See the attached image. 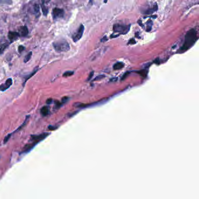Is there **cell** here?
Here are the masks:
<instances>
[{
	"label": "cell",
	"mask_w": 199,
	"mask_h": 199,
	"mask_svg": "<svg viewBox=\"0 0 199 199\" xmlns=\"http://www.w3.org/2000/svg\"><path fill=\"white\" fill-rule=\"evenodd\" d=\"M198 38V33L196 30L195 29L189 30L186 33L185 37H184L183 44L178 50V53H183L190 49L197 42Z\"/></svg>",
	"instance_id": "6da1fadb"
},
{
	"label": "cell",
	"mask_w": 199,
	"mask_h": 199,
	"mask_svg": "<svg viewBox=\"0 0 199 199\" xmlns=\"http://www.w3.org/2000/svg\"><path fill=\"white\" fill-rule=\"evenodd\" d=\"M53 47L58 52L67 51L70 49L69 44L65 40H60L53 43Z\"/></svg>",
	"instance_id": "7a4b0ae2"
},
{
	"label": "cell",
	"mask_w": 199,
	"mask_h": 199,
	"mask_svg": "<svg viewBox=\"0 0 199 199\" xmlns=\"http://www.w3.org/2000/svg\"><path fill=\"white\" fill-rule=\"evenodd\" d=\"M113 33H118L120 34H126L130 30L129 25L120 24H115L113 25Z\"/></svg>",
	"instance_id": "3957f363"
},
{
	"label": "cell",
	"mask_w": 199,
	"mask_h": 199,
	"mask_svg": "<svg viewBox=\"0 0 199 199\" xmlns=\"http://www.w3.org/2000/svg\"><path fill=\"white\" fill-rule=\"evenodd\" d=\"M83 31H84V26L83 25H81L79 27L78 31L72 36V40L74 42H77L80 40L83 35Z\"/></svg>",
	"instance_id": "277c9868"
},
{
	"label": "cell",
	"mask_w": 199,
	"mask_h": 199,
	"mask_svg": "<svg viewBox=\"0 0 199 199\" xmlns=\"http://www.w3.org/2000/svg\"><path fill=\"white\" fill-rule=\"evenodd\" d=\"M49 135V133H42L40 134V135H32L31 137V141L32 142H35V143H39V142L42 141L44 140L46 137H47Z\"/></svg>",
	"instance_id": "5b68a950"
},
{
	"label": "cell",
	"mask_w": 199,
	"mask_h": 199,
	"mask_svg": "<svg viewBox=\"0 0 199 199\" xmlns=\"http://www.w3.org/2000/svg\"><path fill=\"white\" fill-rule=\"evenodd\" d=\"M52 14H53L54 19H57L61 18L64 17V11L62 9L55 8L53 9Z\"/></svg>",
	"instance_id": "8992f818"
},
{
	"label": "cell",
	"mask_w": 199,
	"mask_h": 199,
	"mask_svg": "<svg viewBox=\"0 0 199 199\" xmlns=\"http://www.w3.org/2000/svg\"><path fill=\"white\" fill-rule=\"evenodd\" d=\"M12 83H13V81H12V78L7 79V81H5V83L0 85V91L4 92V91L7 90L11 86Z\"/></svg>",
	"instance_id": "52a82bcc"
},
{
	"label": "cell",
	"mask_w": 199,
	"mask_h": 199,
	"mask_svg": "<svg viewBox=\"0 0 199 199\" xmlns=\"http://www.w3.org/2000/svg\"><path fill=\"white\" fill-rule=\"evenodd\" d=\"M158 5L157 4H155L154 5H153L152 7H149L148 8H147L143 12V13L146 15H150V14H152L153 13H154L155 12H156L158 10Z\"/></svg>",
	"instance_id": "ba28073f"
},
{
	"label": "cell",
	"mask_w": 199,
	"mask_h": 199,
	"mask_svg": "<svg viewBox=\"0 0 199 199\" xmlns=\"http://www.w3.org/2000/svg\"><path fill=\"white\" fill-rule=\"evenodd\" d=\"M19 36V34L18 32H9L8 34V37L9 40H10L11 43L14 42V41L17 40L18 37Z\"/></svg>",
	"instance_id": "9c48e42d"
},
{
	"label": "cell",
	"mask_w": 199,
	"mask_h": 199,
	"mask_svg": "<svg viewBox=\"0 0 199 199\" xmlns=\"http://www.w3.org/2000/svg\"><path fill=\"white\" fill-rule=\"evenodd\" d=\"M37 143H35V142H33L32 144H28L25 146L24 147H23L22 151V153H27L28 152H29L31 150H32L34 146L37 144Z\"/></svg>",
	"instance_id": "30bf717a"
},
{
	"label": "cell",
	"mask_w": 199,
	"mask_h": 199,
	"mask_svg": "<svg viewBox=\"0 0 199 199\" xmlns=\"http://www.w3.org/2000/svg\"><path fill=\"white\" fill-rule=\"evenodd\" d=\"M28 33H29V31H28V28L26 26H21L19 28L18 33L19 34V36H26L28 34Z\"/></svg>",
	"instance_id": "8fae6325"
},
{
	"label": "cell",
	"mask_w": 199,
	"mask_h": 199,
	"mask_svg": "<svg viewBox=\"0 0 199 199\" xmlns=\"http://www.w3.org/2000/svg\"><path fill=\"white\" fill-rule=\"evenodd\" d=\"M49 107L47 106H45L42 107L40 109V114L42 115L43 116H46L49 113Z\"/></svg>",
	"instance_id": "7c38bea8"
},
{
	"label": "cell",
	"mask_w": 199,
	"mask_h": 199,
	"mask_svg": "<svg viewBox=\"0 0 199 199\" xmlns=\"http://www.w3.org/2000/svg\"><path fill=\"white\" fill-rule=\"evenodd\" d=\"M124 64H123V63L121 62H118L116 63V64L113 66V69H115V70H117V69H120L123 68L124 67Z\"/></svg>",
	"instance_id": "4fadbf2b"
},
{
	"label": "cell",
	"mask_w": 199,
	"mask_h": 199,
	"mask_svg": "<svg viewBox=\"0 0 199 199\" xmlns=\"http://www.w3.org/2000/svg\"><path fill=\"white\" fill-rule=\"evenodd\" d=\"M8 44L5 43L3 44H1L0 45V54H2L3 52L4 51V50L8 47Z\"/></svg>",
	"instance_id": "5bb4252c"
},
{
	"label": "cell",
	"mask_w": 199,
	"mask_h": 199,
	"mask_svg": "<svg viewBox=\"0 0 199 199\" xmlns=\"http://www.w3.org/2000/svg\"><path fill=\"white\" fill-rule=\"evenodd\" d=\"M34 12L36 14V15H40V7L38 4H34L33 7Z\"/></svg>",
	"instance_id": "9a60e30c"
},
{
	"label": "cell",
	"mask_w": 199,
	"mask_h": 199,
	"mask_svg": "<svg viewBox=\"0 0 199 199\" xmlns=\"http://www.w3.org/2000/svg\"><path fill=\"white\" fill-rule=\"evenodd\" d=\"M37 69H38V67H36L35 69H34V71H33L32 72V73L30 74V75H28V77H26V78L25 79V82H24V83H23V86H24L25 85V83H26V82L27 81H28V80H29V78H31L33 76V75H34V74H35L36 73V72H37Z\"/></svg>",
	"instance_id": "2e32d148"
},
{
	"label": "cell",
	"mask_w": 199,
	"mask_h": 199,
	"mask_svg": "<svg viewBox=\"0 0 199 199\" xmlns=\"http://www.w3.org/2000/svg\"><path fill=\"white\" fill-rule=\"evenodd\" d=\"M32 52L31 51L29 52V53L28 54L26 55V56L24 58V60H23V61H24V63H27L28 61H29L30 60H31V58L32 57Z\"/></svg>",
	"instance_id": "e0dca14e"
},
{
	"label": "cell",
	"mask_w": 199,
	"mask_h": 199,
	"mask_svg": "<svg viewBox=\"0 0 199 199\" xmlns=\"http://www.w3.org/2000/svg\"><path fill=\"white\" fill-rule=\"evenodd\" d=\"M42 9L43 15L45 16H46L47 15V14H48V9H47V8L45 5V4H44V3H42Z\"/></svg>",
	"instance_id": "ac0fdd59"
},
{
	"label": "cell",
	"mask_w": 199,
	"mask_h": 199,
	"mask_svg": "<svg viewBox=\"0 0 199 199\" xmlns=\"http://www.w3.org/2000/svg\"><path fill=\"white\" fill-rule=\"evenodd\" d=\"M12 0H0V5L1 4H11Z\"/></svg>",
	"instance_id": "d6986e66"
},
{
	"label": "cell",
	"mask_w": 199,
	"mask_h": 199,
	"mask_svg": "<svg viewBox=\"0 0 199 199\" xmlns=\"http://www.w3.org/2000/svg\"><path fill=\"white\" fill-rule=\"evenodd\" d=\"M74 74V72L73 71H66L64 72V74H63V77H69V76H71L72 75H73Z\"/></svg>",
	"instance_id": "ffe728a7"
},
{
	"label": "cell",
	"mask_w": 199,
	"mask_h": 199,
	"mask_svg": "<svg viewBox=\"0 0 199 199\" xmlns=\"http://www.w3.org/2000/svg\"><path fill=\"white\" fill-rule=\"evenodd\" d=\"M150 23H149V22H147V32H150L151 30V28H152V21L151 20H150Z\"/></svg>",
	"instance_id": "44dd1931"
},
{
	"label": "cell",
	"mask_w": 199,
	"mask_h": 199,
	"mask_svg": "<svg viewBox=\"0 0 199 199\" xmlns=\"http://www.w3.org/2000/svg\"><path fill=\"white\" fill-rule=\"evenodd\" d=\"M11 136V134H8V135H7L5 137V138L4 140V143H7V142L9 140V138H10Z\"/></svg>",
	"instance_id": "7402d4cb"
},
{
	"label": "cell",
	"mask_w": 199,
	"mask_h": 199,
	"mask_svg": "<svg viewBox=\"0 0 199 199\" xmlns=\"http://www.w3.org/2000/svg\"><path fill=\"white\" fill-rule=\"evenodd\" d=\"M24 50H25V47L21 45V46H19L18 47V51L19 53H21V52Z\"/></svg>",
	"instance_id": "603a6c76"
},
{
	"label": "cell",
	"mask_w": 199,
	"mask_h": 199,
	"mask_svg": "<svg viewBox=\"0 0 199 199\" xmlns=\"http://www.w3.org/2000/svg\"><path fill=\"white\" fill-rule=\"evenodd\" d=\"M104 77H105V76H104V75H99L98 77H96V78L95 79V81H96V80H100V79H102V78H104Z\"/></svg>",
	"instance_id": "cb8c5ba5"
},
{
	"label": "cell",
	"mask_w": 199,
	"mask_h": 199,
	"mask_svg": "<svg viewBox=\"0 0 199 199\" xmlns=\"http://www.w3.org/2000/svg\"><path fill=\"white\" fill-rule=\"evenodd\" d=\"M52 101H53V99H51V98L48 99L46 100V103L48 104V105H50V104H51L52 103Z\"/></svg>",
	"instance_id": "d4e9b609"
},
{
	"label": "cell",
	"mask_w": 199,
	"mask_h": 199,
	"mask_svg": "<svg viewBox=\"0 0 199 199\" xmlns=\"http://www.w3.org/2000/svg\"><path fill=\"white\" fill-rule=\"evenodd\" d=\"M68 99V98L67 97H64V98H62V102H63V103H66V102L67 101Z\"/></svg>",
	"instance_id": "484cf974"
},
{
	"label": "cell",
	"mask_w": 199,
	"mask_h": 199,
	"mask_svg": "<svg viewBox=\"0 0 199 199\" xmlns=\"http://www.w3.org/2000/svg\"><path fill=\"white\" fill-rule=\"evenodd\" d=\"M56 127H54V126H49V129L50 130H54L56 129Z\"/></svg>",
	"instance_id": "4316f807"
},
{
	"label": "cell",
	"mask_w": 199,
	"mask_h": 199,
	"mask_svg": "<svg viewBox=\"0 0 199 199\" xmlns=\"http://www.w3.org/2000/svg\"><path fill=\"white\" fill-rule=\"evenodd\" d=\"M135 41L134 40V39H132L131 40H130V41L129 42V44H135Z\"/></svg>",
	"instance_id": "83f0119b"
},
{
	"label": "cell",
	"mask_w": 199,
	"mask_h": 199,
	"mask_svg": "<svg viewBox=\"0 0 199 199\" xmlns=\"http://www.w3.org/2000/svg\"><path fill=\"white\" fill-rule=\"evenodd\" d=\"M50 0H42V3L46 4V3H49L50 2Z\"/></svg>",
	"instance_id": "f1b7e54d"
},
{
	"label": "cell",
	"mask_w": 199,
	"mask_h": 199,
	"mask_svg": "<svg viewBox=\"0 0 199 199\" xmlns=\"http://www.w3.org/2000/svg\"><path fill=\"white\" fill-rule=\"evenodd\" d=\"M93 75H94V72H91V74H90V75L89 77V79H88V80H90V79H91V77H92Z\"/></svg>",
	"instance_id": "f546056e"
}]
</instances>
